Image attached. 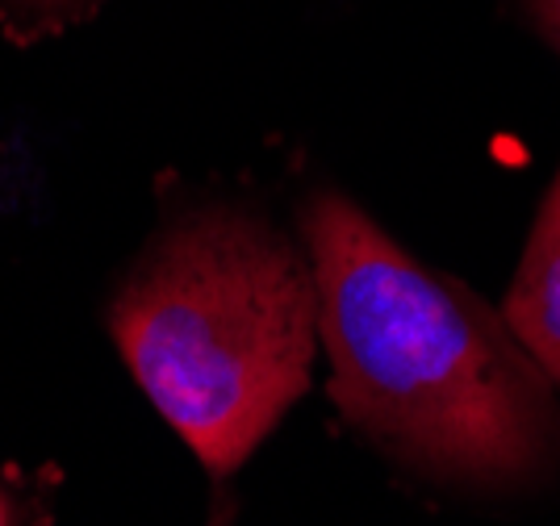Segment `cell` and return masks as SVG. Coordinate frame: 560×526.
Masks as SVG:
<instances>
[{"instance_id": "6", "label": "cell", "mask_w": 560, "mask_h": 526, "mask_svg": "<svg viewBox=\"0 0 560 526\" xmlns=\"http://www.w3.org/2000/svg\"><path fill=\"white\" fill-rule=\"evenodd\" d=\"M226 523H231V505L222 502V505H218V514H213V523H210V526H226Z\"/></svg>"}, {"instance_id": "4", "label": "cell", "mask_w": 560, "mask_h": 526, "mask_svg": "<svg viewBox=\"0 0 560 526\" xmlns=\"http://www.w3.org/2000/svg\"><path fill=\"white\" fill-rule=\"evenodd\" d=\"M101 0H0V17L18 34H43L84 17Z\"/></svg>"}, {"instance_id": "2", "label": "cell", "mask_w": 560, "mask_h": 526, "mask_svg": "<svg viewBox=\"0 0 560 526\" xmlns=\"http://www.w3.org/2000/svg\"><path fill=\"white\" fill-rule=\"evenodd\" d=\"M121 360L213 477H231L310 385L314 276L243 213L172 230L109 309Z\"/></svg>"}, {"instance_id": "3", "label": "cell", "mask_w": 560, "mask_h": 526, "mask_svg": "<svg viewBox=\"0 0 560 526\" xmlns=\"http://www.w3.org/2000/svg\"><path fill=\"white\" fill-rule=\"evenodd\" d=\"M502 322L539 364V372L560 389V172L544 192L523 264L506 293Z\"/></svg>"}, {"instance_id": "1", "label": "cell", "mask_w": 560, "mask_h": 526, "mask_svg": "<svg viewBox=\"0 0 560 526\" xmlns=\"http://www.w3.org/2000/svg\"><path fill=\"white\" fill-rule=\"evenodd\" d=\"M302 222L343 418L440 477L523 481L557 464L552 381L506 322L335 192Z\"/></svg>"}, {"instance_id": "7", "label": "cell", "mask_w": 560, "mask_h": 526, "mask_svg": "<svg viewBox=\"0 0 560 526\" xmlns=\"http://www.w3.org/2000/svg\"><path fill=\"white\" fill-rule=\"evenodd\" d=\"M0 526H9V502L0 498Z\"/></svg>"}, {"instance_id": "5", "label": "cell", "mask_w": 560, "mask_h": 526, "mask_svg": "<svg viewBox=\"0 0 560 526\" xmlns=\"http://www.w3.org/2000/svg\"><path fill=\"white\" fill-rule=\"evenodd\" d=\"M527 17L560 50V0H527Z\"/></svg>"}]
</instances>
